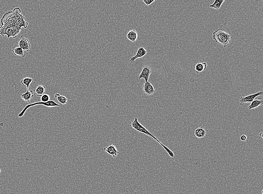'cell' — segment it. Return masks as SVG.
Wrapping results in <instances>:
<instances>
[{
  "mask_svg": "<svg viewBox=\"0 0 263 194\" xmlns=\"http://www.w3.org/2000/svg\"><path fill=\"white\" fill-rule=\"evenodd\" d=\"M224 2V0H215L212 4L209 6V8L219 9Z\"/></svg>",
  "mask_w": 263,
  "mask_h": 194,
  "instance_id": "d6986e66",
  "label": "cell"
},
{
  "mask_svg": "<svg viewBox=\"0 0 263 194\" xmlns=\"http://www.w3.org/2000/svg\"><path fill=\"white\" fill-rule=\"evenodd\" d=\"M127 38L129 40L133 42H136L138 38L137 32L135 30H132L128 33Z\"/></svg>",
  "mask_w": 263,
  "mask_h": 194,
  "instance_id": "5bb4252c",
  "label": "cell"
},
{
  "mask_svg": "<svg viewBox=\"0 0 263 194\" xmlns=\"http://www.w3.org/2000/svg\"><path fill=\"white\" fill-rule=\"evenodd\" d=\"M142 90L147 96H151L154 94L156 92L154 87L152 84L149 81L144 82L142 86Z\"/></svg>",
  "mask_w": 263,
  "mask_h": 194,
  "instance_id": "8992f818",
  "label": "cell"
},
{
  "mask_svg": "<svg viewBox=\"0 0 263 194\" xmlns=\"http://www.w3.org/2000/svg\"><path fill=\"white\" fill-rule=\"evenodd\" d=\"M152 72L150 68L147 66H144L142 67V71L138 76V79H144L145 80V82L148 81L150 75Z\"/></svg>",
  "mask_w": 263,
  "mask_h": 194,
  "instance_id": "ba28073f",
  "label": "cell"
},
{
  "mask_svg": "<svg viewBox=\"0 0 263 194\" xmlns=\"http://www.w3.org/2000/svg\"><path fill=\"white\" fill-rule=\"evenodd\" d=\"M131 126L134 129L136 130V131L141 132V133H143L144 134L150 136L153 138L156 141L158 142L163 147L165 150L167 152V153H168L170 156L172 158L175 157L174 154H173V152L170 150V149H169L167 146H166L164 145L163 143H161V142L158 140L157 138H156V137L155 136L153 133L148 130L147 128H145V127H144L141 123H139V122H138V119L137 118H135L134 120L133 121V122H132L131 123Z\"/></svg>",
  "mask_w": 263,
  "mask_h": 194,
  "instance_id": "6da1fadb",
  "label": "cell"
},
{
  "mask_svg": "<svg viewBox=\"0 0 263 194\" xmlns=\"http://www.w3.org/2000/svg\"><path fill=\"white\" fill-rule=\"evenodd\" d=\"M20 97L25 102H29L33 97V91H27L26 92L21 95Z\"/></svg>",
  "mask_w": 263,
  "mask_h": 194,
  "instance_id": "7c38bea8",
  "label": "cell"
},
{
  "mask_svg": "<svg viewBox=\"0 0 263 194\" xmlns=\"http://www.w3.org/2000/svg\"><path fill=\"white\" fill-rule=\"evenodd\" d=\"M50 96L47 94H44L40 97V101L42 102H48L50 101Z\"/></svg>",
  "mask_w": 263,
  "mask_h": 194,
  "instance_id": "ffe728a7",
  "label": "cell"
},
{
  "mask_svg": "<svg viewBox=\"0 0 263 194\" xmlns=\"http://www.w3.org/2000/svg\"><path fill=\"white\" fill-rule=\"evenodd\" d=\"M263 94V91H260L254 94L247 95L245 96H241L240 97V101H239L240 105H243L245 103H249V102L251 103L254 100H255L256 97L258 96H261Z\"/></svg>",
  "mask_w": 263,
  "mask_h": 194,
  "instance_id": "277c9868",
  "label": "cell"
},
{
  "mask_svg": "<svg viewBox=\"0 0 263 194\" xmlns=\"http://www.w3.org/2000/svg\"><path fill=\"white\" fill-rule=\"evenodd\" d=\"M259 136H260V137H261V138H263V132H261V133H259Z\"/></svg>",
  "mask_w": 263,
  "mask_h": 194,
  "instance_id": "603a6c76",
  "label": "cell"
},
{
  "mask_svg": "<svg viewBox=\"0 0 263 194\" xmlns=\"http://www.w3.org/2000/svg\"><path fill=\"white\" fill-rule=\"evenodd\" d=\"M147 50L145 48L143 47L139 48L136 55L130 58V61L132 63H134L136 59L144 56L147 54Z\"/></svg>",
  "mask_w": 263,
  "mask_h": 194,
  "instance_id": "9c48e42d",
  "label": "cell"
},
{
  "mask_svg": "<svg viewBox=\"0 0 263 194\" xmlns=\"http://www.w3.org/2000/svg\"><path fill=\"white\" fill-rule=\"evenodd\" d=\"M46 89V88L44 86L39 85L37 86L36 89H34V92L38 97H41L42 95L44 94L45 92Z\"/></svg>",
  "mask_w": 263,
  "mask_h": 194,
  "instance_id": "9a60e30c",
  "label": "cell"
},
{
  "mask_svg": "<svg viewBox=\"0 0 263 194\" xmlns=\"http://www.w3.org/2000/svg\"><path fill=\"white\" fill-rule=\"evenodd\" d=\"M12 52L14 55L19 56L22 58H24L26 56L24 50L18 45H15L12 47Z\"/></svg>",
  "mask_w": 263,
  "mask_h": 194,
  "instance_id": "8fae6325",
  "label": "cell"
},
{
  "mask_svg": "<svg viewBox=\"0 0 263 194\" xmlns=\"http://www.w3.org/2000/svg\"><path fill=\"white\" fill-rule=\"evenodd\" d=\"M213 38L216 42L223 45L224 48L227 47L228 44L231 43L230 35L224 32L221 28L217 29L213 32Z\"/></svg>",
  "mask_w": 263,
  "mask_h": 194,
  "instance_id": "7a4b0ae2",
  "label": "cell"
},
{
  "mask_svg": "<svg viewBox=\"0 0 263 194\" xmlns=\"http://www.w3.org/2000/svg\"><path fill=\"white\" fill-rule=\"evenodd\" d=\"M155 1V0H143V2H144L145 4L147 5V6H149L150 5L151 3H152Z\"/></svg>",
  "mask_w": 263,
  "mask_h": 194,
  "instance_id": "44dd1931",
  "label": "cell"
},
{
  "mask_svg": "<svg viewBox=\"0 0 263 194\" xmlns=\"http://www.w3.org/2000/svg\"><path fill=\"white\" fill-rule=\"evenodd\" d=\"M208 130L205 124L197 127L194 131V134L198 138H202L206 136Z\"/></svg>",
  "mask_w": 263,
  "mask_h": 194,
  "instance_id": "5b68a950",
  "label": "cell"
},
{
  "mask_svg": "<svg viewBox=\"0 0 263 194\" xmlns=\"http://www.w3.org/2000/svg\"><path fill=\"white\" fill-rule=\"evenodd\" d=\"M39 105H43L45 106V107H61L60 105L57 103L56 102H55L54 101H48V102H35V103H34L27 105L26 106L22 112L18 115V117H23L26 111L28 109V108H30V107H34V106Z\"/></svg>",
  "mask_w": 263,
  "mask_h": 194,
  "instance_id": "3957f363",
  "label": "cell"
},
{
  "mask_svg": "<svg viewBox=\"0 0 263 194\" xmlns=\"http://www.w3.org/2000/svg\"><path fill=\"white\" fill-rule=\"evenodd\" d=\"M55 97L61 104L65 105L67 103L68 99L65 96H61L59 93H56L55 95Z\"/></svg>",
  "mask_w": 263,
  "mask_h": 194,
  "instance_id": "e0dca14e",
  "label": "cell"
},
{
  "mask_svg": "<svg viewBox=\"0 0 263 194\" xmlns=\"http://www.w3.org/2000/svg\"><path fill=\"white\" fill-rule=\"evenodd\" d=\"M263 104L262 99H255L251 102V104L248 107V109L249 110L252 109H255L257 108L260 105H262Z\"/></svg>",
  "mask_w": 263,
  "mask_h": 194,
  "instance_id": "4fadbf2b",
  "label": "cell"
},
{
  "mask_svg": "<svg viewBox=\"0 0 263 194\" xmlns=\"http://www.w3.org/2000/svg\"><path fill=\"white\" fill-rule=\"evenodd\" d=\"M104 150L105 152L112 156L113 158L116 157L119 154V152L114 144H110L108 147H105L104 148Z\"/></svg>",
  "mask_w": 263,
  "mask_h": 194,
  "instance_id": "30bf717a",
  "label": "cell"
},
{
  "mask_svg": "<svg viewBox=\"0 0 263 194\" xmlns=\"http://www.w3.org/2000/svg\"><path fill=\"white\" fill-rule=\"evenodd\" d=\"M207 67V64L206 62L198 63L196 64L195 66V70H196V72L197 73H199V72L205 70Z\"/></svg>",
  "mask_w": 263,
  "mask_h": 194,
  "instance_id": "2e32d148",
  "label": "cell"
},
{
  "mask_svg": "<svg viewBox=\"0 0 263 194\" xmlns=\"http://www.w3.org/2000/svg\"><path fill=\"white\" fill-rule=\"evenodd\" d=\"M240 139L242 141H245L247 139V137L245 135H243L240 137Z\"/></svg>",
  "mask_w": 263,
  "mask_h": 194,
  "instance_id": "7402d4cb",
  "label": "cell"
},
{
  "mask_svg": "<svg viewBox=\"0 0 263 194\" xmlns=\"http://www.w3.org/2000/svg\"><path fill=\"white\" fill-rule=\"evenodd\" d=\"M18 46L22 48L24 50L27 52L29 51L30 49V44L29 40L26 38H24L23 35L20 38Z\"/></svg>",
  "mask_w": 263,
  "mask_h": 194,
  "instance_id": "52a82bcc",
  "label": "cell"
},
{
  "mask_svg": "<svg viewBox=\"0 0 263 194\" xmlns=\"http://www.w3.org/2000/svg\"><path fill=\"white\" fill-rule=\"evenodd\" d=\"M1 169H0V173H1Z\"/></svg>",
  "mask_w": 263,
  "mask_h": 194,
  "instance_id": "d4e9b609",
  "label": "cell"
},
{
  "mask_svg": "<svg viewBox=\"0 0 263 194\" xmlns=\"http://www.w3.org/2000/svg\"><path fill=\"white\" fill-rule=\"evenodd\" d=\"M33 79L29 77L24 78L21 81V84L23 86H26L27 91H29L30 85L33 81Z\"/></svg>",
  "mask_w": 263,
  "mask_h": 194,
  "instance_id": "ac0fdd59",
  "label": "cell"
},
{
  "mask_svg": "<svg viewBox=\"0 0 263 194\" xmlns=\"http://www.w3.org/2000/svg\"><path fill=\"white\" fill-rule=\"evenodd\" d=\"M263 190H262V194H263Z\"/></svg>",
  "mask_w": 263,
  "mask_h": 194,
  "instance_id": "cb8c5ba5",
  "label": "cell"
}]
</instances>
